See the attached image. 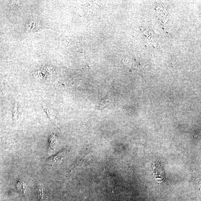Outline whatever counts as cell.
I'll return each instance as SVG.
<instances>
[{
	"instance_id": "cell-1",
	"label": "cell",
	"mask_w": 201,
	"mask_h": 201,
	"mask_svg": "<svg viewBox=\"0 0 201 201\" xmlns=\"http://www.w3.org/2000/svg\"><path fill=\"white\" fill-rule=\"evenodd\" d=\"M153 175L155 180L158 183H161L165 179L164 171L160 163L155 162L152 164Z\"/></svg>"
},
{
	"instance_id": "cell-2",
	"label": "cell",
	"mask_w": 201,
	"mask_h": 201,
	"mask_svg": "<svg viewBox=\"0 0 201 201\" xmlns=\"http://www.w3.org/2000/svg\"><path fill=\"white\" fill-rule=\"evenodd\" d=\"M39 103L41 105L42 107L46 112L47 114V115L49 118L51 120H53L55 119V116L54 115V113L53 110H52L51 108L48 106L47 104H46L44 101L42 100L41 98H39Z\"/></svg>"
},
{
	"instance_id": "cell-3",
	"label": "cell",
	"mask_w": 201,
	"mask_h": 201,
	"mask_svg": "<svg viewBox=\"0 0 201 201\" xmlns=\"http://www.w3.org/2000/svg\"><path fill=\"white\" fill-rule=\"evenodd\" d=\"M22 109L18 102H16L13 110V118L15 122H18L21 115Z\"/></svg>"
},
{
	"instance_id": "cell-4",
	"label": "cell",
	"mask_w": 201,
	"mask_h": 201,
	"mask_svg": "<svg viewBox=\"0 0 201 201\" xmlns=\"http://www.w3.org/2000/svg\"><path fill=\"white\" fill-rule=\"evenodd\" d=\"M17 189L19 192L25 193L26 189V186L23 181H19L18 182L17 185Z\"/></svg>"
},
{
	"instance_id": "cell-5",
	"label": "cell",
	"mask_w": 201,
	"mask_h": 201,
	"mask_svg": "<svg viewBox=\"0 0 201 201\" xmlns=\"http://www.w3.org/2000/svg\"><path fill=\"white\" fill-rule=\"evenodd\" d=\"M55 141V136L52 135L50 140V147L53 148Z\"/></svg>"
}]
</instances>
